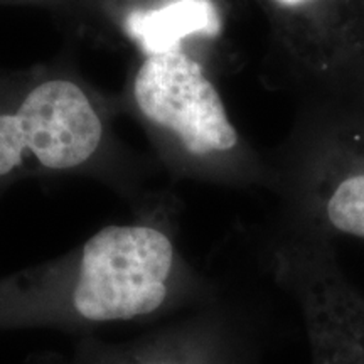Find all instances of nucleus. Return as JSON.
<instances>
[{"mask_svg": "<svg viewBox=\"0 0 364 364\" xmlns=\"http://www.w3.org/2000/svg\"><path fill=\"white\" fill-rule=\"evenodd\" d=\"M124 27L145 58L181 51L184 41L193 38L216 39L223 33V17L213 0H169L135 9Z\"/></svg>", "mask_w": 364, "mask_h": 364, "instance_id": "423d86ee", "label": "nucleus"}, {"mask_svg": "<svg viewBox=\"0 0 364 364\" xmlns=\"http://www.w3.org/2000/svg\"><path fill=\"white\" fill-rule=\"evenodd\" d=\"M174 265L169 236L144 225H113L86 241L75 309L88 321H124L157 311Z\"/></svg>", "mask_w": 364, "mask_h": 364, "instance_id": "7ed1b4c3", "label": "nucleus"}, {"mask_svg": "<svg viewBox=\"0 0 364 364\" xmlns=\"http://www.w3.org/2000/svg\"><path fill=\"white\" fill-rule=\"evenodd\" d=\"M102 140V117L86 91L70 80H46L14 110L0 112V177L26 167L78 169Z\"/></svg>", "mask_w": 364, "mask_h": 364, "instance_id": "20e7f679", "label": "nucleus"}, {"mask_svg": "<svg viewBox=\"0 0 364 364\" xmlns=\"http://www.w3.org/2000/svg\"><path fill=\"white\" fill-rule=\"evenodd\" d=\"M279 184L295 231L364 240V91L309 102Z\"/></svg>", "mask_w": 364, "mask_h": 364, "instance_id": "f257e3e1", "label": "nucleus"}, {"mask_svg": "<svg viewBox=\"0 0 364 364\" xmlns=\"http://www.w3.org/2000/svg\"><path fill=\"white\" fill-rule=\"evenodd\" d=\"M279 262L306 314L312 364H364V295L341 267L336 241L295 231Z\"/></svg>", "mask_w": 364, "mask_h": 364, "instance_id": "39448f33", "label": "nucleus"}, {"mask_svg": "<svg viewBox=\"0 0 364 364\" xmlns=\"http://www.w3.org/2000/svg\"><path fill=\"white\" fill-rule=\"evenodd\" d=\"M132 95L145 120L174 136L188 156L228 179L257 182L267 176L231 122L216 85L184 49L145 56Z\"/></svg>", "mask_w": 364, "mask_h": 364, "instance_id": "f03ea898", "label": "nucleus"}, {"mask_svg": "<svg viewBox=\"0 0 364 364\" xmlns=\"http://www.w3.org/2000/svg\"><path fill=\"white\" fill-rule=\"evenodd\" d=\"M272 2L279 7L280 12H284L285 16L289 17L297 11H300V9L309 6V4L314 2V0H272Z\"/></svg>", "mask_w": 364, "mask_h": 364, "instance_id": "0eeeda50", "label": "nucleus"}]
</instances>
